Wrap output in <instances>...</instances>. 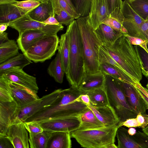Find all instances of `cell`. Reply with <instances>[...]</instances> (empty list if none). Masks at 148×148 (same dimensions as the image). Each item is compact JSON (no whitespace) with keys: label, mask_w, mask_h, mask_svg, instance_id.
Here are the masks:
<instances>
[{"label":"cell","mask_w":148,"mask_h":148,"mask_svg":"<svg viewBox=\"0 0 148 148\" xmlns=\"http://www.w3.org/2000/svg\"><path fill=\"white\" fill-rule=\"evenodd\" d=\"M137 121L140 125V127L142 129L148 125V115L146 114L138 113L136 118Z\"/></svg>","instance_id":"obj_47"},{"label":"cell","mask_w":148,"mask_h":148,"mask_svg":"<svg viewBox=\"0 0 148 148\" xmlns=\"http://www.w3.org/2000/svg\"><path fill=\"white\" fill-rule=\"evenodd\" d=\"M102 23L106 24L115 30L121 32V28L123 26V24L119 21L110 17L105 20Z\"/></svg>","instance_id":"obj_44"},{"label":"cell","mask_w":148,"mask_h":148,"mask_svg":"<svg viewBox=\"0 0 148 148\" xmlns=\"http://www.w3.org/2000/svg\"><path fill=\"white\" fill-rule=\"evenodd\" d=\"M110 14L107 0H92L88 16L90 23L95 30L109 17Z\"/></svg>","instance_id":"obj_17"},{"label":"cell","mask_w":148,"mask_h":148,"mask_svg":"<svg viewBox=\"0 0 148 148\" xmlns=\"http://www.w3.org/2000/svg\"><path fill=\"white\" fill-rule=\"evenodd\" d=\"M9 25L6 23L0 24V33L4 32L7 29Z\"/></svg>","instance_id":"obj_56"},{"label":"cell","mask_w":148,"mask_h":148,"mask_svg":"<svg viewBox=\"0 0 148 148\" xmlns=\"http://www.w3.org/2000/svg\"><path fill=\"white\" fill-rule=\"evenodd\" d=\"M59 40L57 35L46 36L33 44L23 53L31 61L43 62L55 55L58 49Z\"/></svg>","instance_id":"obj_7"},{"label":"cell","mask_w":148,"mask_h":148,"mask_svg":"<svg viewBox=\"0 0 148 148\" xmlns=\"http://www.w3.org/2000/svg\"><path fill=\"white\" fill-rule=\"evenodd\" d=\"M42 23L47 25H58L59 24L55 17L53 16H50Z\"/></svg>","instance_id":"obj_52"},{"label":"cell","mask_w":148,"mask_h":148,"mask_svg":"<svg viewBox=\"0 0 148 148\" xmlns=\"http://www.w3.org/2000/svg\"><path fill=\"white\" fill-rule=\"evenodd\" d=\"M40 2L38 0L17 1L13 5L17 7L25 15L37 7Z\"/></svg>","instance_id":"obj_38"},{"label":"cell","mask_w":148,"mask_h":148,"mask_svg":"<svg viewBox=\"0 0 148 148\" xmlns=\"http://www.w3.org/2000/svg\"><path fill=\"white\" fill-rule=\"evenodd\" d=\"M98 56L100 65V64L102 63L107 64L124 71L121 67L106 51L102 45L100 46L99 47Z\"/></svg>","instance_id":"obj_39"},{"label":"cell","mask_w":148,"mask_h":148,"mask_svg":"<svg viewBox=\"0 0 148 148\" xmlns=\"http://www.w3.org/2000/svg\"><path fill=\"white\" fill-rule=\"evenodd\" d=\"M102 46L126 73L136 82H140L143 66L138 46L132 45L123 35L113 44Z\"/></svg>","instance_id":"obj_2"},{"label":"cell","mask_w":148,"mask_h":148,"mask_svg":"<svg viewBox=\"0 0 148 148\" xmlns=\"http://www.w3.org/2000/svg\"><path fill=\"white\" fill-rule=\"evenodd\" d=\"M105 75V87L110 105L118 117L120 127V125L127 119L136 118L138 114L128 103L121 82L110 75Z\"/></svg>","instance_id":"obj_5"},{"label":"cell","mask_w":148,"mask_h":148,"mask_svg":"<svg viewBox=\"0 0 148 148\" xmlns=\"http://www.w3.org/2000/svg\"><path fill=\"white\" fill-rule=\"evenodd\" d=\"M121 9L124 17L123 26L127 31V34L148 41L141 29V25L145 20L134 11L127 0L123 1Z\"/></svg>","instance_id":"obj_9"},{"label":"cell","mask_w":148,"mask_h":148,"mask_svg":"<svg viewBox=\"0 0 148 148\" xmlns=\"http://www.w3.org/2000/svg\"><path fill=\"white\" fill-rule=\"evenodd\" d=\"M100 68L104 75H110L121 82L133 85L136 82L125 72L114 66L102 63L100 64Z\"/></svg>","instance_id":"obj_26"},{"label":"cell","mask_w":148,"mask_h":148,"mask_svg":"<svg viewBox=\"0 0 148 148\" xmlns=\"http://www.w3.org/2000/svg\"><path fill=\"white\" fill-rule=\"evenodd\" d=\"M87 106L105 127H110L119 125L118 117L114 110L111 106L101 107L91 105Z\"/></svg>","instance_id":"obj_18"},{"label":"cell","mask_w":148,"mask_h":148,"mask_svg":"<svg viewBox=\"0 0 148 148\" xmlns=\"http://www.w3.org/2000/svg\"><path fill=\"white\" fill-rule=\"evenodd\" d=\"M137 88L138 89L139 92H140V94L141 95L143 96V98L146 101V102H147V103L148 104V97L141 90H139L138 88Z\"/></svg>","instance_id":"obj_59"},{"label":"cell","mask_w":148,"mask_h":148,"mask_svg":"<svg viewBox=\"0 0 148 148\" xmlns=\"http://www.w3.org/2000/svg\"><path fill=\"white\" fill-rule=\"evenodd\" d=\"M47 36L48 35L39 29H27L18 36L16 42L19 49L24 53L33 44Z\"/></svg>","instance_id":"obj_20"},{"label":"cell","mask_w":148,"mask_h":148,"mask_svg":"<svg viewBox=\"0 0 148 148\" xmlns=\"http://www.w3.org/2000/svg\"><path fill=\"white\" fill-rule=\"evenodd\" d=\"M142 131L147 136H148V125L145 128L142 130Z\"/></svg>","instance_id":"obj_61"},{"label":"cell","mask_w":148,"mask_h":148,"mask_svg":"<svg viewBox=\"0 0 148 148\" xmlns=\"http://www.w3.org/2000/svg\"><path fill=\"white\" fill-rule=\"evenodd\" d=\"M76 21L83 45L86 73H97L100 71L98 50L103 44L97 36L90 23L88 16L80 17Z\"/></svg>","instance_id":"obj_4"},{"label":"cell","mask_w":148,"mask_h":148,"mask_svg":"<svg viewBox=\"0 0 148 148\" xmlns=\"http://www.w3.org/2000/svg\"><path fill=\"white\" fill-rule=\"evenodd\" d=\"M119 128L118 125L92 130H75L70 132V134L84 148H102L114 143Z\"/></svg>","instance_id":"obj_6"},{"label":"cell","mask_w":148,"mask_h":148,"mask_svg":"<svg viewBox=\"0 0 148 148\" xmlns=\"http://www.w3.org/2000/svg\"><path fill=\"white\" fill-rule=\"evenodd\" d=\"M134 85L137 88L139 89L143 92L148 97V92L145 89L140 82H136Z\"/></svg>","instance_id":"obj_55"},{"label":"cell","mask_w":148,"mask_h":148,"mask_svg":"<svg viewBox=\"0 0 148 148\" xmlns=\"http://www.w3.org/2000/svg\"><path fill=\"white\" fill-rule=\"evenodd\" d=\"M127 100L130 106L138 114H146L148 109V104L133 85L121 82Z\"/></svg>","instance_id":"obj_16"},{"label":"cell","mask_w":148,"mask_h":148,"mask_svg":"<svg viewBox=\"0 0 148 148\" xmlns=\"http://www.w3.org/2000/svg\"><path fill=\"white\" fill-rule=\"evenodd\" d=\"M38 0L40 2V4L28 14L30 18L42 22L50 16H54L51 0Z\"/></svg>","instance_id":"obj_22"},{"label":"cell","mask_w":148,"mask_h":148,"mask_svg":"<svg viewBox=\"0 0 148 148\" xmlns=\"http://www.w3.org/2000/svg\"><path fill=\"white\" fill-rule=\"evenodd\" d=\"M9 40L8 33L4 32L0 33V45L6 42Z\"/></svg>","instance_id":"obj_54"},{"label":"cell","mask_w":148,"mask_h":148,"mask_svg":"<svg viewBox=\"0 0 148 148\" xmlns=\"http://www.w3.org/2000/svg\"><path fill=\"white\" fill-rule=\"evenodd\" d=\"M21 109L14 101H0V136H6L9 126L18 119Z\"/></svg>","instance_id":"obj_12"},{"label":"cell","mask_w":148,"mask_h":148,"mask_svg":"<svg viewBox=\"0 0 148 148\" xmlns=\"http://www.w3.org/2000/svg\"><path fill=\"white\" fill-rule=\"evenodd\" d=\"M12 3L0 4V24L9 23L25 15Z\"/></svg>","instance_id":"obj_23"},{"label":"cell","mask_w":148,"mask_h":148,"mask_svg":"<svg viewBox=\"0 0 148 148\" xmlns=\"http://www.w3.org/2000/svg\"><path fill=\"white\" fill-rule=\"evenodd\" d=\"M77 100L78 101L82 102L87 106L91 105V102L88 95L85 93L81 95L77 99Z\"/></svg>","instance_id":"obj_51"},{"label":"cell","mask_w":148,"mask_h":148,"mask_svg":"<svg viewBox=\"0 0 148 148\" xmlns=\"http://www.w3.org/2000/svg\"><path fill=\"white\" fill-rule=\"evenodd\" d=\"M138 50L143 64L142 73L143 71H148V53L143 49V50L138 49Z\"/></svg>","instance_id":"obj_46"},{"label":"cell","mask_w":148,"mask_h":148,"mask_svg":"<svg viewBox=\"0 0 148 148\" xmlns=\"http://www.w3.org/2000/svg\"><path fill=\"white\" fill-rule=\"evenodd\" d=\"M38 123L45 131L70 133L78 128L81 121L79 116H70L51 119Z\"/></svg>","instance_id":"obj_10"},{"label":"cell","mask_w":148,"mask_h":148,"mask_svg":"<svg viewBox=\"0 0 148 148\" xmlns=\"http://www.w3.org/2000/svg\"><path fill=\"white\" fill-rule=\"evenodd\" d=\"M9 82H14L24 86L37 94L39 88L36 78L27 73L23 69L13 68L1 74Z\"/></svg>","instance_id":"obj_13"},{"label":"cell","mask_w":148,"mask_h":148,"mask_svg":"<svg viewBox=\"0 0 148 148\" xmlns=\"http://www.w3.org/2000/svg\"><path fill=\"white\" fill-rule=\"evenodd\" d=\"M51 134V132L45 131L37 134L29 133L28 140L30 148H46Z\"/></svg>","instance_id":"obj_33"},{"label":"cell","mask_w":148,"mask_h":148,"mask_svg":"<svg viewBox=\"0 0 148 148\" xmlns=\"http://www.w3.org/2000/svg\"><path fill=\"white\" fill-rule=\"evenodd\" d=\"M89 96L92 106L99 107L110 106L105 87L85 92Z\"/></svg>","instance_id":"obj_30"},{"label":"cell","mask_w":148,"mask_h":148,"mask_svg":"<svg viewBox=\"0 0 148 148\" xmlns=\"http://www.w3.org/2000/svg\"><path fill=\"white\" fill-rule=\"evenodd\" d=\"M19 49L14 40L9 39L0 45V64L18 54Z\"/></svg>","instance_id":"obj_31"},{"label":"cell","mask_w":148,"mask_h":148,"mask_svg":"<svg viewBox=\"0 0 148 148\" xmlns=\"http://www.w3.org/2000/svg\"><path fill=\"white\" fill-rule=\"evenodd\" d=\"M48 74L57 83L63 82L65 73L63 71L60 55L58 52L47 69Z\"/></svg>","instance_id":"obj_32"},{"label":"cell","mask_w":148,"mask_h":148,"mask_svg":"<svg viewBox=\"0 0 148 148\" xmlns=\"http://www.w3.org/2000/svg\"><path fill=\"white\" fill-rule=\"evenodd\" d=\"M124 126L129 128L140 127V125L138 123L136 118L127 119L120 125V127Z\"/></svg>","instance_id":"obj_50"},{"label":"cell","mask_w":148,"mask_h":148,"mask_svg":"<svg viewBox=\"0 0 148 148\" xmlns=\"http://www.w3.org/2000/svg\"><path fill=\"white\" fill-rule=\"evenodd\" d=\"M84 93L78 88L71 86L62 89L53 104L38 112L24 122H40L60 117L79 116L88 108L87 106L77 100Z\"/></svg>","instance_id":"obj_1"},{"label":"cell","mask_w":148,"mask_h":148,"mask_svg":"<svg viewBox=\"0 0 148 148\" xmlns=\"http://www.w3.org/2000/svg\"><path fill=\"white\" fill-rule=\"evenodd\" d=\"M53 16L59 15L61 12L64 11L75 18L77 19L80 16L77 11L73 9L65 0H51Z\"/></svg>","instance_id":"obj_34"},{"label":"cell","mask_w":148,"mask_h":148,"mask_svg":"<svg viewBox=\"0 0 148 148\" xmlns=\"http://www.w3.org/2000/svg\"><path fill=\"white\" fill-rule=\"evenodd\" d=\"M55 17L59 24L69 26L74 20L75 18L64 11L61 12L59 15H55Z\"/></svg>","instance_id":"obj_41"},{"label":"cell","mask_w":148,"mask_h":148,"mask_svg":"<svg viewBox=\"0 0 148 148\" xmlns=\"http://www.w3.org/2000/svg\"><path fill=\"white\" fill-rule=\"evenodd\" d=\"M62 90L61 88L55 90L29 106L21 109L18 118L24 122L38 112L50 106L58 98Z\"/></svg>","instance_id":"obj_11"},{"label":"cell","mask_w":148,"mask_h":148,"mask_svg":"<svg viewBox=\"0 0 148 148\" xmlns=\"http://www.w3.org/2000/svg\"><path fill=\"white\" fill-rule=\"evenodd\" d=\"M118 141V148H143L130 135L128 130L124 127L119 128L116 133Z\"/></svg>","instance_id":"obj_29"},{"label":"cell","mask_w":148,"mask_h":148,"mask_svg":"<svg viewBox=\"0 0 148 148\" xmlns=\"http://www.w3.org/2000/svg\"><path fill=\"white\" fill-rule=\"evenodd\" d=\"M144 88L146 90V91L148 92V82L146 85V88L144 87Z\"/></svg>","instance_id":"obj_62"},{"label":"cell","mask_w":148,"mask_h":148,"mask_svg":"<svg viewBox=\"0 0 148 148\" xmlns=\"http://www.w3.org/2000/svg\"><path fill=\"white\" fill-rule=\"evenodd\" d=\"M94 31L98 39L102 42L103 45H113L123 35L121 32L115 30L103 23L101 24Z\"/></svg>","instance_id":"obj_21"},{"label":"cell","mask_w":148,"mask_h":148,"mask_svg":"<svg viewBox=\"0 0 148 148\" xmlns=\"http://www.w3.org/2000/svg\"><path fill=\"white\" fill-rule=\"evenodd\" d=\"M105 75L100 70L93 73H86L78 88L84 92L105 87Z\"/></svg>","instance_id":"obj_19"},{"label":"cell","mask_w":148,"mask_h":148,"mask_svg":"<svg viewBox=\"0 0 148 148\" xmlns=\"http://www.w3.org/2000/svg\"><path fill=\"white\" fill-rule=\"evenodd\" d=\"M141 29L146 36L148 41V17L142 23L141 25Z\"/></svg>","instance_id":"obj_53"},{"label":"cell","mask_w":148,"mask_h":148,"mask_svg":"<svg viewBox=\"0 0 148 148\" xmlns=\"http://www.w3.org/2000/svg\"><path fill=\"white\" fill-rule=\"evenodd\" d=\"M32 63L24 53H19L0 64V74L13 68L23 69Z\"/></svg>","instance_id":"obj_28"},{"label":"cell","mask_w":148,"mask_h":148,"mask_svg":"<svg viewBox=\"0 0 148 148\" xmlns=\"http://www.w3.org/2000/svg\"><path fill=\"white\" fill-rule=\"evenodd\" d=\"M11 141L15 148H29L28 133L23 122L16 121L8 127L6 136Z\"/></svg>","instance_id":"obj_14"},{"label":"cell","mask_w":148,"mask_h":148,"mask_svg":"<svg viewBox=\"0 0 148 148\" xmlns=\"http://www.w3.org/2000/svg\"><path fill=\"white\" fill-rule=\"evenodd\" d=\"M69 47V65L66 74L71 86L78 88L86 73L84 67L83 45L76 20L68 26Z\"/></svg>","instance_id":"obj_3"},{"label":"cell","mask_w":148,"mask_h":148,"mask_svg":"<svg viewBox=\"0 0 148 148\" xmlns=\"http://www.w3.org/2000/svg\"><path fill=\"white\" fill-rule=\"evenodd\" d=\"M58 50L63 71L66 74L68 72L69 65V40L68 34L66 31L61 36Z\"/></svg>","instance_id":"obj_27"},{"label":"cell","mask_w":148,"mask_h":148,"mask_svg":"<svg viewBox=\"0 0 148 148\" xmlns=\"http://www.w3.org/2000/svg\"><path fill=\"white\" fill-rule=\"evenodd\" d=\"M121 8H116L110 14L109 17L114 18L123 24L124 20Z\"/></svg>","instance_id":"obj_45"},{"label":"cell","mask_w":148,"mask_h":148,"mask_svg":"<svg viewBox=\"0 0 148 148\" xmlns=\"http://www.w3.org/2000/svg\"><path fill=\"white\" fill-rule=\"evenodd\" d=\"M17 1L15 0H0V4L10 3L14 4Z\"/></svg>","instance_id":"obj_57"},{"label":"cell","mask_w":148,"mask_h":148,"mask_svg":"<svg viewBox=\"0 0 148 148\" xmlns=\"http://www.w3.org/2000/svg\"><path fill=\"white\" fill-rule=\"evenodd\" d=\"M102 148H118L114 143L109 144Z\"/></svg>","instance_id":"obj_60"},{"label":"cell","mask_w":148,"mask_h":148,"mask_svg":"<svg viewBox=\"0 0 148 148\" xmlns=\"http://www.w3.org/2000/svg\"><path fill=\"white\" fill-rule=\"evenodd\" d=\"M13 100L9 82L0 75V101L11 102Z\"/></svg>","instance_id":"obj_36"},{"label":"cell","mask_w":148,"mask_h":148,"mask_svg":"<svg viewBox=\"0 0 148 148\" xmlns=\"http://www.w3.org/2000/svg\"><path fill=\"white\" fill-rule=\"evenodd\" d=\"M77 12L80 17L88 16L91 5L92 0H73Z\"/></svg>","instance_id":"obj_37"},{"label":"cell","mask_w":148,"mask_h":148,"mask_svg":"<svg viewBox=\"0 0 148 148\" xmlns=\"http://www.w3.org/2000/svg\"><path fill=\"white\" fill-rule=\"evenodd\" d=\"M25 127L29 133L37 134L42 132L44 130L38 122H24Z\"/></svg>","instance_id":"obj_42"},{"label":"cell","mask_w":148,"mask_h":148,"mask_svg":"<svg viewBox=\"0 0 148 148\" xmlns=\"http://www.w3.org/2000/svg\"><path fill=\"white\" fill-rule=\"evenodd\" d=\"M134 11L146 20L148 17V0H127Z\"/></svg>","instance_id":"obj_35"},{"label":"cell","mask_w":148,"mask_h":148,"mask_svg":"<svg viewBox=\"0 0 148 148\" xmlns=\"http://www.w3.org/2000/svg\"><path fill=\"white\" fill-rule=\"evenodd\" d=\"M123 35L128 38L132 45L140 46L148 53V49L147 47L148 41L130 36L126 33H123Z\"/></svg>","instance_id":"obj_40"},{"label":"cell","mask_w":148,"mask_h":148,"mask_svg":"<svg viewBox=\"0 0 148 148\" xmlns=\"http://www.w3.org/2000/svg\"><path fill=\"white\" fill-rule=\"evenodd\" d=\"M132 136L143 148H148V136L144 132L138 131Z\"/></svg>","instance_id":"obj_43"},{"label":"cell","mask_w":148,"mask_h":148,"mask_svg":"<svg viewBox=\"0 0 148 148\" xmlns=\"http://www.w3.org/2000/svg\"><path fill=\"white\" fill-rule=\"evenodd\" d=\"M71 138L69 132H51L46 148H71Z\"/></svg>","instance_id":"obj_24"},{"label":"cell","mask_w":148,"mask_h":148,"mask_svg":"<svg viewBox=\"0 0 148 148\" xmlns=\"http://www.w3.org/2000/svg\"><path fill=\"white\" fill-rule=\"evenodd\" d=\"M9 26L17 30L20 36L23 32L27 29H39L48 35H57L60 31L63 30L62 25H51L32 19L28 14L10 23Z\"/></svg>","instance_id":"obj_8"},{"label":"cell","mask_w":148,"mask_h":148,"mask_svg":"<svg viewBox=\"0 0 148 148\" xmlns=\"http://www.w3.org/2000/svg\"><path fill=\"white\" fill-rule=\"evenodd\" d=\"M136 129L134 127H130L128 130L129 134L132 136H134L136 133Z\"/></svg>","instance_id":"obj_58"},{"label":"cell","mask_w":148,"mask_h":148,"mask_svg":"<svg viewBox=\"0 0 148 148\" xmlns=\"http://www.w3.org/2000/svg\"><path fill=\"white\" fill-rule=\"evenodd\" d=\"M0 148H15L10 140L6 136H0Z\"/></svg>","instance_id":"obj_49"},{"label":"cell","mask_w":148,"mask_h":148,"mask_svg":"<svg viewBox=\"0 0 148 148\" xmlns=\"http://www.w3.org/2000/svg\"><path fill=\"white\" fill-rule=\"evenodd\" d=\"M9 83L13 100L21 109L39 99L37 94L32 90L14 82Z\"/></svg>","instance_id":"obj_15"},{"label":"cell","mask_w":148,"mask_h":148,"mask_svg":"<svg viewBox=\"0 0 148 148\" xmlns=\"http://www.w3.org/2000/svg\"><path fill=\"white\" fill-rule=\"evenodd\" d=\"M80 125L76 130H86L105 127L103 124L97 118L89 108L79 116Z\"/></svg>","instance_id":"obj_25"},{"label":"cell","mask_w":148,"mask_h":148,"mask_svg":"<svg viewBox=\"0 0 148 148\" xmlns=\"http://www.w3.org/2000/svg\"><path fill=\"white\" fill-rule=\"evenodd\" d=\"M110 14L116 8H121L123 1L121 0H107Z\"/></svg>","instance_id":"obj_48"}]
</instances>
